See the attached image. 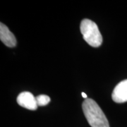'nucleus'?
Returning a JSON list of instances; mask_svg holds the SVG:
<instances>
[{"instance_id":"1","label":"nucleus","mask_w":127,"mask_h":127,"mask_svg":"<svg viewBox=\"0 0 127 127\" xmlns=\"http://www.w3.org/2000/svg\"><path fill=\"white\" fill-rule=\"evenodd\" d=\"M84 115L91 127H109V122L95 100L87 98L82 104Z\"/></svg>"},{"instance_id":"2","label":"nucleus","mask_w":127,"mask_h":127,"mask_svg":"<svg viewBox=\"0 0 127 127\" xmlns=\"http://www.w3.org/2000/svg\"><path fill=\"white\" fill-rule=\"evenodd\" d=\"M80 29L83 39L89 45L98 47L102 45V36L94 21L87 18L82 20Z\"/></svg>"},{"instance_id":"3","label":"nucleus","mask_w":127,"mask_h":127,"mask_svg":"<svg viewBox=\"0 0 127 127\" xmlns=\"http://www.w3.org/2000/svg\"><path fill=\"white\" fill-rule=\"evenodd\" d=\"M18 104L29 110H36L38 107L36 97L30 92H22L17 97Z\"/></svg>"},{"instance_id":"4","label":"nucleus","mask_w":127,"mask_h":127,"mask_svg":"<svg viewBox=\"0 0 127 127\" xmlns=\"http://www.w3.org/2000/svg\"><path fill=\"white\" fill-rule=\"evenodd\" d=\"M112 98L117 103H123L127 102V79L122 81L115 86Z\"/></svg>"},{"instance_id":"5","label":"nucleus","mask_w":127,"mask_h":127,"mask_svg":"<svg viewBox=\"0 0 127 127\" xmlns=\"http://www.w3.org/2000/svg\"><path fill=\"white\" fill-rule=\"evenodd\" d=\"M0 39L5 45L14 47L16 45V39L14 35L4 23H0Z\"/></svg>"},{"instance_id":"6","label":"nucleus","mask_w":127,"mask_h":127,"mask_svg":"<svg viewBox=\"0 0 127 127\" xmlns=\"http://www.w3.org/2000/svg\"><path fill=\"white\" fill-rule=\"evenodd\" d=\"M36 100L38 106H45L50 102V97L48 95H40L36 97Z\"/></svg>"},{"instance_id":"7","label":"nucleus","mask_w":127,"mask_h":127,"mask_svg":"<svg viewBox=\"0 0 127 127\" xmlns=\"http://www.w3.org/2000/svg\"><path fill=\"white\" fill-rule=\"evenodd\" d=\"M81 95L85 98V99H87V98H88V96H87V95L85 93H81Z\"/></svg>"}]
</instances>
